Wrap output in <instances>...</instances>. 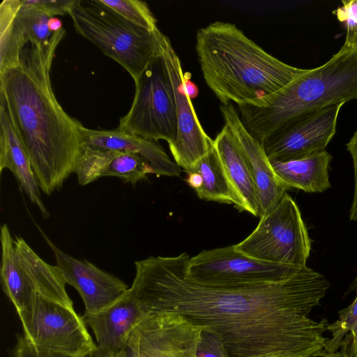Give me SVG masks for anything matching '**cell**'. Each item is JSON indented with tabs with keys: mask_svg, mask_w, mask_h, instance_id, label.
<instances>
[{
	"mask_svg": "<svg viewBox=\"0 0 357 357\" xmlns=\"http://www.w3.org/2000/svg\"><path fill=\"white\" fill-rule=\"evenodd\" d=\"M10 170L32 204L37 206L43 217L50 216L40 193V187L31 161L10 116L0 104V173Z\"/></svg>",
	"mask_w": 357,
	"mask_h": 357,
	"instance_id": "21",
	"label": "cell"
},
{
	"mask_svg": "<svg viewBox=\"0 0 357 357\" xmlns=\"http://www.w3.org/2000/svg\"><path fill=\"white\" fill-rule=\"evenodd\" d=\"M305 266L258 260L236 250L233 245L203 250L193 257H189L185 273L190 279L202 283L239 284L282 280Z\"/></svg>",
	"mask_w": 357,
	"mask_h": 357,
	"instance_id": "10",
	"label": "cell"
},
{
	"mask_svg": "<svg viewBox=\"0 0 357 357\" xmlns=\"http://www.w3.org/2000/svg\"><path fill=\"white\" fill-rule=\"evenodd\" d=\"M50 15L32 0H3L0 4V73L17 66L28 43L43 45L53 34Z\"/></svg>",
	"mask_w": 357,
	"mask_h": 357,
	"instance_id": "14",
	"label": "cell"
},
{
	"mask_svg": "<svg viewBox=\"0 0 357 357\" xmlns=\"http://www.w3.org/2000/svg\"><path fill=\"white\" fill-rule=\"evenodd\" d=\"M226 176L239 211L259 215V202L254 181L245 155L230 128L225 124L214 139Z\"/></svg>",
	"mask_w": 357,
	"mask_h": 357,
	"instance_id": "20",
	"label": "cell"
},
{
	"mask_svg": "<svg viewBox=\"0 0 357 357\" xmlns=\"http://www.w3.org/2000/svg\"><path fill=\"white\" fill-rule=\"evenodd\" d=\"M32 1L45 9L50 15H63L68 13L75 0H32Z\"/></svg>",
	"mask_w": 357,
	"mask_h": 357,
	"instance_id": "30",
	"label": "cell"
},
{
	"mask_svg": "<svg viewBox=\"0 0 357 357\" xmlns=\"http://www.w3.org/2000/svg\"><path fill=\"white\" fill-rule=\"evenodd\" d=\"M203 326L175 313L152 314L132 331L121 357H197Z\"/></svg>",
	"mask_w": 357,
	"mask_h": 357,
	"instance_id": "11",
	"label": "cell"
},
{
	"mask_svg": "<svg viewBox=\"0 0 357 357\" xmlns=\"http://www.w3.org/2000/svg\"><path fill=\"white\" fill-rule=\"evenodd\" d=\"M160 52L170 80L176 105L177 134L174 143L169 146L175 162L188 172L194 164L214 146L202 127L184 84L181 61L170 39L162 33Z\"/></svg>",
	"mask_w": 357,
	"mask_h": 357,
	"instance_id": "12",
	"label": "cell"
},
{
	"mask_svg": "<svg viewBox=\"0 0 357 357\" xmlns=\"http://www.w3.org/2000/svg\"><path fill=\"white\" fill-rule=\"evenodd\" d=\"M346 147L352 158L354 173V190L349 217L357 220V129L346 144Z\"/></svg>",
	"mask_w": 357,
	"mask_h": 357,
	"instance_id": "29",
	"label": "cell"
},
{
	"mask_svg": "<svg viewBox=\"0 0 357 357\" xmlns=\"http://www.w3.org/2000/svg\"><path fill=\"white\" fill-rule=\"evenodd\" d=\"M192 172H197L202 178V186L195 190L199 199L236 206V197L215 146L187 174Z\"/></svg>",
	"mask_w": 357,
	"mask_h": 357,
	"instance_id": "23",
	"label": "cell"
},
{
	"mask_svg": "<svg viewBox=\"0 0 357 357\" xmlns=\"http://www.w3.org/2000/svg\"><path fill=\"white\" fill-rule=\"evenodd\" d=\"M0 240L2 289L20 320L30 314L38 295L74 309L59 266L43 260L22 237L13 238L6 223L1 227Z\"/></svg>",
	"mask_w": 357,
	"mask_h": 357,
	"instance_id": "6",
	"label": "cell"
},
{
	"mask_svg": "<svg viewBox=\"0 0 357 357\" xmlns=\"http://www.w3.org/2000/svg\"><path fill=\"white\" fill-rule=\"evenodd\" d=\"M186 181L188 184L195 190L199 189L202 184V178L199 174L192 172L188 174Z\"/></svg>",
	"mask_w": 357,
	"mask_h": 357,
	"instance_id": "33",
	"label": "cell"
},
{
	"mask_svg": "<svg viewBox=\"0 0 357 357\" xmlns=\"http://www.w3.org/2000/svg\"><path fill=\"white\" fill-rule=\"evenodd\" d=\"M107 357H121V356L119 352H117V353L114 354L107 355Z\"/></svg>",
	"mask_w": 357,
	"mask_h": 357,
	"instance_id": "37",
	"label": "cell"
},
{
	"mask_svg": "<svg viewBox=\"0 0 357 357\" xmlns=\"http://www.w3.org/2000/svg\"><path fill=\"white\" fill-rule=\"evenodd\" d=\"M20 321L24 337L39 353L87 357L98 350L82 317L40 295Z\"/></svg>",
	"mask_w": 357,
	"mask_h": 357,
	"instance_id": "9",
	"label": "cell"
},
{
	"mask_svg": "<svg viewBox=\"0 0 357 357\" xmlns=\"http://www.w3.org/2000/svg\"><path fill=\"white\" fill-rule=\"evenodd\" d=\"M331 333L325 348V354L335 352L341 347L344 337L349 335L354 337L357 333V295L354 301L347 307L339 312V318L327 326Z\"/></svg>",
	"mask_w": 357,
	"mask_h": 357,
	"instance_id": "25",
	"label": "cell"
},
{
	"mask_svg": "<svg viewBox=\"0 0 357 357\" xmlns=\"http://www.w3.org/2000/svg\"><path fill=\"white\" fill-rule=\"evenodd\" d=\"M331 160V155L324 150L297 160L270 162L275 174L287 188L323 192L331 188L328 169Z\"/></svg>",
	"mask_w": 357,
	"mask_h": 357,
	"instance_id": "22",
	"label": "cell"
},
{
	"mask_svg": "<svg viewBox=\"0 0 357 357\" xmlns=\"http://www.w3.org/2000/svg\"><path fill=\"white\" fill-rule=\"evenodd\" d=\"M65 33L63 28L53 33L43 45L28 43L19 64L0 73V104L10 116L40 189L47 195L75 173L82 153L83 126L64 111L51 83L52 61Z\"/></svg>",
	"mask_w": 357,
	"mask_h": 357,
	"instance_id": "2",
	"label": "cell"
},
{
	"mask_svg": "<svg viewBox=\"0 0 357 357\" xmlns=\"http://www.w3.org/2000/svg\"><path fill=\"white\" fill-rule=\"evenodd\" d=\"M197 357H228L222 338L206 326H203Z\"/></svg>",
	"mask_w": 357,
	"mask_h": 357,
	"instance_id": "27",
	"label": "cell"
},
{
	"mask_svg": "<svg viewBox=\"0 0 357 357\" xmlns=\"http://www.w3.org/2000/svg\"><path fill=\"white\" fill-rule=\"evenodd\" d=\"M68 14L76 31L123 67L135 82L160 54L159 29L136 26L100 0H75Z\"/></svg>",
	"mask_w": 357,
	"mask_h": 357,
	"instance_id": "5",
	"label": "cell"
},
{
	"mask_svg": "<svg viewBox=\"0 0 357 357\" xmlns=\"http://www.w3.org/2000/svg\"><path fill=\"white\" fill-rule=\"evenodd\" d=\"M43 236L52 249L56 266L61 271L66 283L79 294L86 312L102 308L129 289L127 284L118 277L87 260L77 259L66 254L44 234Z\"/></svg>",
	"mask_w": 357,
	"mask_h": 357,
	"instance_id": "15",
	"label": "cell"
},
{
	"mask_svg": "<svg viewBox=\"0 0 357 357\" xmlns=\"http://www.w3.org/2000/svg\"><path fill=\"white\" fill-rule=\"evenodd\" d=\"M75 174L80 185H86L105 177L113 176L135 185L154 174L151 166L137 154L116 150L82 146Z\"/></svg>",
	"mask_w": 357,
	"mask_h": 357,
	"instance_id": "18",
	"label": "cell"
},
{
	"mask_svg": "<svg viewBox=\"0 0 357 357\" xmlns=\"http://www.w3.org/2000/svg\"><path fill=\"white\" fill-rule=\"evenodd\" d=\"M48 27L52 33L59 31L63 29L62 21L55 16L52 17L48 21Z\"/></svg>",
	"mask_w": 357,
	"mask_h": 357,
	"instance_id": "34",
	"label": "cell"
},
{
	"mask_svg": "<svg viewBox=\"0 0 357 357\" xmlns=\"http://www.w3.org/2000/svg\"><path fill=\"white\" fill-rule=\"evenodd\" d=\"M195 49L206 83L223 105H264L306 70L274 57L229 22L199 29Z\"/></svg>",
	"mask_w": 357,
	"mask_h": 357,
	"instance_id": "3",
	"label": "cell"
},
{
	"mask_svg": "<svg viewBox=\"0 0 357 357\" xmlns=\"http://www.w3.org/2000/svg\"><path fill=\"white\" fill-rule=\"evenodd\" d=\"M82 146L137 154L151 166L158 176H179L181 168L173 162L155 141L146 139L117 129L97 130L81 128Z\"/></svg>",
	"mask_w": 357,
	"mask_h": 357,
	"instance_id": "19",
	"label": "cell"
},
{
	"mask_svg": "<svg viewBox=\"0 0 357 357\" xmlns=\"http://www.w3.org/2000/svg\"><path fill=\"white\" fill-rule=\"evenodd\" d=\"M190 75L188 73L184 74V84L186 92L190 99L197 96L199 90L197 86L190 79Z\"/></svg>",
	"mask_w": 357,
	"mask_h": 357,
	"instance_id": "32",
	"label": "cell"
},
{
	"mask_svg": "<svg viewBox=\"0 0 357 357\" xmlns=\"http://www.w3.org/2000/svg\"><path fill=\"white\" fill-rule=\"evenodd\" d=\"M135 83L131 107L116 129L171 146L177 134L176 105L161 52Z\"/></svg>",
	"mask_w": 357,
	"mask_h": 357,
	"instance_id": "8",
	"label": "cell"
},
{
	"mask_svg": "<svg viewBox=\"0 0 357 357\" xmlns=\"http://www.w3.org/2000/svg\"><path fill=\"white\" fill-rule=\"evenodd\" d=\"M324 357H349V356L344 350L342 349L340 351H337L335 352L326 354Z\"/></svg>",
	"mask_w": 357,
	"mask_h": 357,
	"instance_id": "35",
	"label": "cell"
},
{
	"mask_svg": "<svg viewBox=\"0 0 357 357\" xmlns=\"http://www.w3.org/2000/svg\"><path fill=\"white\" fill-rule=\"evenodd\" d=\"M220 112L227 125L240 144L247 159L254 181L259 218L279 204L288 189L275 174L262 144L245 128L231 103L221 104Z\"/></svg>",
	"mask_w": 357,
	"mask_h": 357,
	"instance_id": "17",
	"label": "cell"
},
{
	"mask_svg": "<svg viewBox=\"0 0 357 357\" xmlns=\"http://www.w3.org/2000/svg\"><path fill=\"white\" fill-rule=\"evenodd\" d=\"M234 245L236 250L258 260L305 266L311 241L296 203L286 192L275 208L260 218L255 230Z\"/></svg>",
	"mask_w": 357,
	"mask_h": 357,
	"instance_id": "7",
	"label": "cell"
},
{
	"mask_svg": "<svg viewBox=\"0 0 357 357\" xmlns=\"http://www.w3.org/2000/svg\"><path fill=\"white\" fill-rule=\"evenodd\" d=\"M333 13L345 29L344 45L357 47V0L342 1Z\"/></svg>",
	"mask_w": 357,
	"mask_h": 357,
	"instance_id": "26",
	"label": "cell"
},
{
	"mask_svg": "<svg viewBox=\"0 0 357 357\" xmlns=\"http://www.w3.org/2000/svg\"><path fill=\"white\" fill-rule=\"evenodd\" d=\"M342 105H331L297 118L267 137L262 145L269 160H297L324 151L336 132Z\"/></svg>",
	"mask_w": 357,
	"mask_h": 357,
	"instance_id": "13",
	"label": "cell"
},
{
	"mask_svg": "<svg viewBox=\"0 0 357 357\" xmlns=\"http://www.w3.org/2000/svg\"><path fill=\"white\" fill-rule=\"evenodd\" d=\"M129 22L149 31L158 29L157 20L148 4L139 0H100Z\"/></svg>",
	"mask_w": 357,
	"mask_h": 357,
	"instance_id": "24",
	"label": "cell"
},
{
	"mask_svg": "<svg viewBox=\"0 0 357 357\" xmlns=\"http://www.w3.org/2000/svg\"><path fill=\"white\" fill-rule=\"evenodd\" d=\"M357 99V47L343 45L324 64L305 71L262 106H238L246 130L261 144L290 121Z\"/></svg>",
	"mask_w": 357,
	"mask_h": 357,
	"instance_id": "4",
	"label": "cell"
},
{
	"mask_svg": "<svg viewBox=\"0 0 357 357\" xmlns=\"http://www.w3.org/2000/svg\"><path fill=\"white\" fill-rule=\"evenodd\" d=\"M150 314L129 288L102 308L82 316L93 331L98 350L116 354L126 346L134 328Z\"/></svg>",
	"mask_w": 357,
	"mask_h": 357,
	"instance_id": "16",
	"label": "cell"
},
{
	"mask_svg": "<svg viewBox=\"0 0 357 357\" xmlns=\"http://www.w3.org/2000/svg\"><path fill=\"white\" fill-rule=\"evenodd\" d=\"M189 256L136 261L131 289L149 314L171 312L206 326L222 340L228 357H324L328 319L309 317L329 282L307 266L279 281L202 283L188 278Z\"/></svg>",
	"mask_w": 357,
	"mask_h": 357,
	"instance_id": "1",
	"label": "cell"
},
{
	"mask_svg": "<svg viewBox=\"0 0 357 357\" xmlns=\"http://www.w3.org/2000/svg\"><path fill=\"white\" fill-rule=\"evenodd\" d=\"M17 342L13 348L9 350L10 357H69L58 354H47L36 351L26 341L23 335H16ZM107 355L99 350L87 357H107Z\"/></svg>",
	"mask_w": 357,
	"mask_h": 357,
	"instance_id": "28",
	"label": "cell"
},
{
	"mask_svg": "<svg viewBox=\"0 0 357 357\" xmlns=\"http://www.w3.org/2000/svg\"><path fill=\"white\" fill-rule=\"evenodd\" d=\"M349 290L350 291H354L357 294V278H356V280H354V282H353V284L350 287V289Z\"/></svg>",
	"mask_w": 357,
	"mask_h": 357,
	"instance_id": "36",
	"label": "cell"
},
{
	"mask_svg": "<svg viewBox=\"0 0 357 357\" xmlns=\"http://www.w3.org/2000/svg\"><path fill=\"white\" fill-rule=\"evenodd\" d=\"M341 347L349 357H357V333L354 337L347 335L343 340Z\"/></svg>",
	"mask_w": 357,
	"mask_h": 357,
	"instance_id": "31",
	"label": "cell"
}]
</instances>
